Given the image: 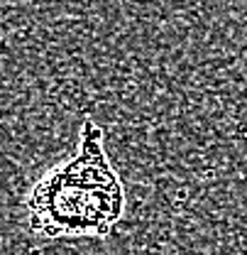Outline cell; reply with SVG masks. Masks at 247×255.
<instances>
[{"instance_id": "6da1fadb", "label": "cell", "mask_w": 247, "mask_h": 255, "mask_svg": "<svg viewBox=\"0 0 247 255\" xmlns=\"http://www.w3.org/2000/svg\"><path fill=\"white\" fill-rule=\"evenodd\" d=\"M25 211L42 238H105L123 219L125 191L88 184L57 164L32 184Z\"/></svg>"}]
</instances>
